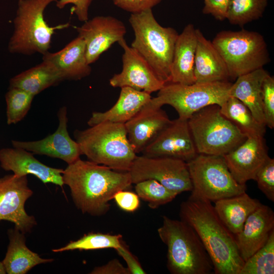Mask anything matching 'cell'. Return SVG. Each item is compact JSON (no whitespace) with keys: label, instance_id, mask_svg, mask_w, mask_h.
Segmentation results:
<instances>
[{"label":"cell","instance_id":"25","mask_svg":"<svg viewBox=\"0 0 274 274\" xmlns=\"http://www.w3.org/2000/svg\"><path fill=\"white\" fill-rule=\"evenodd\" d=\"M9 243L2 261L8 274H25L37 265L50 263L53 259H45L29 249L25 234L14 227L8 231Z\"/></svg>","mask_w":274,"mask_h":274},{"label":"cell","instance_id":"4","mask_svg":"<svg viewBox=\"0 0 274 274\" xmlns=\"http://www.w3.org/2000/svg\"><path fill=\"white\" fill-rule=\"evenodd\" d=\"M157 229L166 246L167 267L172 274H210L214 271L212 260L194 229L182 220L162 217Z\"/></svg>","mask_w":274,"mask_h":274},{"label":"cell","instance_id":"29","mask_svg":"<svg viewBox=\"0 0 274 274\" xmlns=\"http://www.w3.org/2000/svg\"><path fill=\"white\" fill-rule=\"evenodd\" d=\"M220 107L221 113L247 137H264L266 125L257 121L241 101L230 96Z\"/></svg>","mask_w":274,"mask_h":274},{"label":"cell","instance_id":"33","mask_svg":"<svg viewBox=\"0 0 274 274\" xmlns=\"http://www.w3.org/2000/svg\"><path fill=\"white\" fill-rule=\"evenodd\" d=\"M135 184V193L152 209L171 202L178 195L154 179L144 180Z\"/></svg>","mask_w":274,"mask_h":274},{"label":"cell","instance_id":"2","mask_svg":"<svg viewBox=\"0 0 274 274\" xmlns=\"http://www.w3.org/2000/svg\"><path fill=\"white\" fill-rule=\"evenodd\" d=\"M181 220L196 231L208 253L216 274H239L244 261L235 236L223 223L211 201L189 196L180 205Z\"/></svg>","mask_w":274,"mask_h":274},{"label":"cell","instance_id":"16","mask_svg":"<svg viewBox=\"0 0 274 274\" xmlns=\"http://www.w3.org/2000/svg\"><path fill=\"white\" fill-rule=\"evenodd\" d=\"M74 28L85 42L86 56L89 64L96 61L113 44L124 39L126 33L124 23L110 16H95Z\"/></svg>","mask_w":274,"mask_h":274},{"label":"cell","instance_id":"30","mask_svg":"<svg viewBox=\"0 0 274 274\" xmlns=\"http://www.w3.org/2000/svg\"><path fill=\"white\" fill-rule=\"evenodd\" d=\"M121 234H111L91 232L85 234L76 241H70L65 246L52 249L54 252H62L75 250H93L112 248L116 249L121 245Z\"/></svg>","mask_w":274,"mask_h":274},{"label":"cell","instance_id":"20","mask_svg":"<svg viewBox=\"0 0 274 274\" xmlns=\"http://www.w3.org/2000/svg\"><path fill=\"white\" fill-rule=\"evenodd\" d=\"M171 121L161 108H153L147 104L126 122L127 138L135 153H142Z\"/></svg>","mask_w":274,"mask_h":274},{"label":"cell","instance_id":"1","mask_svg":"<svg viewBox=\"0 0 274 274\" xmlns=\"http://www.w3.org/2000/svg\"><path fill=\"white\" fill-rule=\"evenodd\" d=\"M62 175L76 208L93 216L105 215L114 195L132 184L128 172L115 170L80 158L67 164Z\"/></svg>","mask_w":274,"mask_h":274},{"label":"cell","instance_id":"14","mask_svg":"<svg viewBox=\"0 0 274 274\" xmlns=\"http://www.w3.org/2000/svg\"><path fill=\"white\" fill-rule=\"evenodd\" d=\"M149 157H168L187 162L197 152L188 120L178 118L164 128L142 152Z\"/></svg>","mask_w":274,"mask_h":274},{"label":"cell","instance_id":"24","mask_svg":"<svg viewBox=\"0 0 274 274\" xmlns=\"http://www.w3.org/2000/svg\"><path fill=\"white\" fill-rule=\"evenodd\" d=\"M152 98L151 94L129 87L121 88L115 104L104 112H94L87 122L89 126L105 121L125 124L137 114Z\"/></svg>","mask_w":274,"mask_h":274},{"label":"cell","instance_id":"21","mask_svg":"<svg viewBox=\"0 0 274 274\" xmlns=\"http://www.w3.org/2000/svg\"><path fill=\"white\" fill-rule=\"evenodd\" d=\"M42 60L52 65L64 81L80 80L91 72L86 59L85 42L79 36L58 52H46L43 55Z\"/></svg>","mask_w":274,"mask_h":274},{"label":"cell","instance_id":"38","mask_svg":"<svg viewBox=\"0 0 274 274\" xmlns=\"http://www.w3.org/2000/svg\"><path fill=\"white\" fill-rule=\"evenodd\" d=\"M162 0H112L114 4L122 10L132 13L152 9Z\"/></svg>","mask_w":274,"mask_h":274},{"label":"cell","instance_id":"35","mask_svg":"<svg viewBox=\"0 0 274 274\" xmlns=\"http://www.w3.org/2000/svg\"><path fill=\"white\" fill-rule=\"evenodd\" d=\"M262 108L266 126L274 127V78L268 73L264 78L261 88Z\"/></svg>","mask_w":274,"mask_h":274},{"label":"cell","instance_id":"42","mask_svg":"<svg viewBox=\"0 0 274 274\" xmlns=\"http://www.w3.org/2000/svg\"><path fill=\"white\" fill-rule=\"evenodd\" d=\"M91 274H130L127 267H124L117 259H114L105 265L95 267L89 273Z\"/></svg>","mask_w":274,"mask_h":274},{"label":"cell","instance_id":"15","mask_svg":"<svg viewBox=\"0 0 274 274\" xmlns=\"http://www.w3.org/2000/svg\"><path fill=\"white\" fill-rule=\"evenodd\" d=\"M123 48L122 70L109 80L113 87H129L149 93L159 91L165 84L155 73L147 61L125 40L118 42Z\"/></svg>","mask_w":274,"mask_h":274},{"label":"cell","instance_id":"37","mask_svg":"<svg viewBox=\"0 0 274 274\" xmlns=\"http://www.w3.org/2000/svg\"><path fill=\"white\" fill-rule=\"evenodd\" d=\"M113 199L120 209L127 212H134L140 206V197L138 194L127 190L117 192Z\"/></svg>","mask_w":274,"mask_h":274},{"label":"cell","instance_id":"9","mask_svg":"<svg viewBox=\"0 0 274 274\" xmlns=\"http://www.w3.org/2000/svg\"><path fill=\"white\" fill-rule=\"evenodd\" d=\"M232 83L228 81L212 83H194L190 85L169 82L158 91L147 105L153 108L170 105L179 118L188 120L194 113L211 105L221 106L230 96Z\"/></svg>","mask_w":274,"mask_h":274},{"label":"cell","instance_id":"31","mask_svg":"<svg viewBox=\"0 0 274 274\" xmlns=\"http://www.w3.org/2000/svg\"><path fill=\"white\" fill-rule=\"evenodd\" d=\"M268 0H230L227 19L243 26L261 18Z\"/></svg>","mask_w":274,"mask_h":274},{"label":"cell","instance_id":"43","mask_svg":"<svg viewBox=\"0 0 274 274\" xmlns=\"http://www.w3.org/2000/svg\"><path fill=\"white\" fill-rule=\"evenodd\" d=\"M6 271L2 261H0V274H5Z\"/></svg>","mask_w":274,"mask_h":274},{"label":"cell","instance_id":"13","mask_svg":"<svg viewBox=\"0 0 274 274\" xmlns=\"http://www.w3.org/2000/svg\"><path fill=\"white\" fill-rule=\"evenodd\" d=\"M57 117L58 125L54 133L38 141L13 140V147L24 149L33 154L58 158L67 164L80 158L82 154L79 146L71 138L67 130L68 117L66 107H62L59 109Z\"/></svg>","mask_w":274,"mask_h":274},{"label":"cell","instance_id":"5","mask_svg":"<svg viewBox=\"0 0 274 274\" xmlns=\"http://www.w3.org/2000/svg\"><path fill=\"white\" fill-rule=\"evenodd\" d=\"M128 20L134 33L130 47L147 61L162 81L170 82L177 31L172 27L160 25L152 9L132 13Z\"/></svg>","mask_w":274,"mask_h":274},{"label":"cell","instance_id":"36","mask_svg":"<svg viewBox=\"0 0 274 274\" xmlns=\"http://www.w3.org/2000/svg\"><path fill=\"white\" fill-rule=\"evenodd\" d=\"M268 199L274 201V159L268 157L257 173L254 180Z\"/></svg>","mask_w":274,"mask_h":274},{"label":"cell","instance_id":"23","mask_svg":"<svg viewBox=\"0 0 274 274\" xmlns=\"http://www.w3.org/2000/svg\"><path fill=\"white\" fill-rule=\"evenodd\" d=\"M197 44L194 59L195 83L225 81L229 78L225 62L212 42L196 29Z\"/></svg>","mask_w":274,"mask_h":274},{"label":"cell","instance_id":"40","mask_svg":"<svg viewBox=\"0 0 274 274\" xmlns=\"http://www.w3.org/2000/svg\"><path fill=\"white\" fill-rule=\"evenodd\" d=\"M93 0H58L56 6L60 9H63L66 5H74L71 9V13L75 14L79 20L85 22L88 20L89 8Z\"/></svg>","mask_w":274,"mask_h":274},{"label":"cell","instance_id":"26","mask_svg":"<svg viewBox=\"0 0 274 274\" xmlns=\"http://www.w3.org/2000/svg\"><path fill=\"white\" fill-rule=\"evenodd\" d=\"M261 204L245 192L216 200L214 208L223 223L235 235L241 232L250 215Z\"/></svg>","mask_w":274,"mask_h":274},{"label":"cell","instance_id":"3","mask_svg":"<svg viewBox=\"0 0 274 274\" xmlns=\"http://www.w3.org/2000/svg\"><path fill=\"white\" fill-rule=\"evenodd\" d=\"M82 155L95 163L129 172L136 156L123 123L105 121L74 132Z\"/></svg>","mask_w":274,"mask_h":274},{"label":"cell","instance_id":"32","mask_svg":"<svg viewBox=\"0 0 274 274\" xmlns=\"http://www.w3.org/2000/svg\"><path fill=\"white\" fill-rule=\"evenodd\" d=\"M274 273V231L266 244L244 262L239 274Z\"/></svg>","mask_w":274,"mask_h":274},{"label":"cell","instance_id":"10","mask_svg":"<svg viewBox=\"0 0 274 274\" xmlns=\"http://www.w3.org/2000/svg\"><path fill=\"white\" fill-rule=\"evenodd\" d=\"M187 163L192 197L215 202L246 192V185L235 181L223 156L197 154Z\"/></svg>","mask_w":274,"mask_h":274},{"label":"cell","instance_id":"27","mask_svg":"<svg viewBox=\"0 0 274 274\" xmlns=\"http://www.w3.org/2000/svg\"><path fill=\"white\" fill-rule=\"evenodd\" d=\"M267 74L263 67L241 76L232 83L229 90L230 96L244 104L256 120L263 124L265 122L262 108L261 88L263 80Z\"/></svg>","mask_w":274,"mask_h":274},{"label":"cell","instance_id":"39","mask_svg":"<svg viewBox=\"0 0 274 274\" xmlns=\"http://www.w3.org/2000/svg\"><path fill=\"white\" fill-rule=\"evenodd\" d=\"M230 0H204L202 13L210 14L216 19L223 21L227 19Z\"/></svg>","mask_w":274,"mask_h":274},{"label":"cell","instance_id":"18","mask_svg":"<svg viewBox=\"0 0 274 274\" xmlns=\"http://www.w3.org/2000/svg\"><path fill=\"white\" fill-rule=\"evenodd\" d=\"M0 166L18 176L32 175L44 184L52 183L62 187L63 169L47 166L37 159L31 152L19 148L0 150Z\"/></svg>","mask_w":274,"mask_h":274},{"label":"cell","instance_id":"19","mask_svg":"<svg viewBox=\"0 0 274 274\" xmlns=\"http://www.w3.org/2000/svg\"><path fill=\"white\" fill-rule=\"evenodd\" d=\"M273 231L274 213L269 207L262 204L250 215L241 232L235 235L244 262L266 244Z\"/></svg>","mask_w":274,"mask_h":274},{"label":"cell","instance_id":"7","mask_svg":"<svg viewBox=\"0 0 274 274\" xmlns=\"http://www.w3.org/2000/svg\"><path fill=\"white\" fill-rule=\"evenodd\" d=\"M188 123L198 154L223 156L247 138L221 113L218 105L196 112Z\"/></svg>","mask_w":274,"mask_h":274},{"label":"cell","instance_id":"41","mask_svg":"<svg viewBox=\"0 0 274 274\" xmlns=\"http://www.w3.org/2000/svg\"><path fill=\"white\" fill-rule=\"evenodd\" d=\"M115 250L125 261L130 274L146 273L137 258L131 253L122 241L121 246Z\"/></svg>","mask_w":274,"mask_h":274},{"label":"cell","instance_id":"12","mask_svg":"<svg viewBox=\"0 0 274 274\" xmlns=\"http://www.w3.org/2000/svg\"><path fill=\"white\" fill-rule=\"evenodd\" d=\"M33 194L27 176L9 175L0 178V221H9L25 234L37 225L33 216L25 210V203Z\"/></svg>","mask_w":274,"mask_h":274},{"label":"cell","instance_id":"17","mask_svg":"<svg viewBox=\"0 0 274 274\" xmlns=\"http://www.w3.org/2000/svg\"><path fill=\"white\" fill-rule=\"evenodd\" d=\"M269 157L264 137L250 136L223 156L235 181L246 184L255 177Z\"/></svg>","mask_w":274,"mask_h":274},{"label":"cell","instance_id":"28","mask_svg":"<svg viewBox=\"0 0 274 274\" xmlns=\"http://www.w3.org/2000/svg\"><path fill=\"white\" fill-rule=\"evenodd\" d=\"M63 81L61 76L52 65L42 61L12 78L9 87L20 88L36 96Z\"/></svg>","mask_w":274,"mask_h":274},{"label":"cell","instance_id":"6","mask_svg":"<svg viewBox=\"0 0 274 274\" xmlns=\"http://www.w3.org/2000/svg\"><path fill=\"white\" fill-rule=\"evenodd\" d=\"M58 0H19L13 20L14 30L8 43L11 53L43 55L51 48L52 36L56 30L68 27L70 23L54 26L49 25L44 11L51 3Z\"/></svg>","mask_w":274,"mask_h":274},{"label":"cell","instance_id":"34","mask_svg":"<svg viewBox=\"0 0 274 274\" xmlns=\"http://www.w3.org/2000/svg\"><path fill=\"white\" fill-rule=\"evenodd\" d=\"M35 96L20 88L9 87L5 95L7 123L8 125L16 124L25 117Z\"/></svg>","mask_w":274,"mask_h":274},{"label":"cell","instance_id":"11","mask_svg":"<svg viewBox=\"0 0 274 274\" xmlns=\"http://www.w3.org/2000/svg\"><path fill=\"white\" fill-rule=\"evenodd\" d=\"M128 172L132 184L154 179L178 195L192 188L187 163L181 159L136 155Z\"/></svg>","mask_w":274,"mask_h":274},{"label":"cell","instance_id":"8","mask_svg":"<svg viewBox=\"0 0 274 274\" xmlns=\"http://www.w3.org/2000/svg\"><path fill=\"white\" fill-rule=\"evenodd\" d=\"M212 42L223 58L229 78L233 79L263 68L269 61L266 42L258 32L223 30Z\"/></svg>","mask_w":274,"mask_h":274},{"label":"cell","instance_id":"22","mask_svg":"<svg viewBox=\"0 0 274 274\" xmlns=\"http://www.w3.org/2000/svg\"><path fill=\"white\" fill-rule=\"evenodd\" d=\"M197 44L196 29L187 24L179 34L170 66V82L185 85L195 83L194 59Z\"/></svg>","mask_w":274,"mask_h":274}]
</instances>
